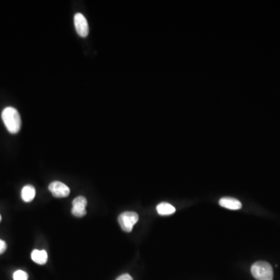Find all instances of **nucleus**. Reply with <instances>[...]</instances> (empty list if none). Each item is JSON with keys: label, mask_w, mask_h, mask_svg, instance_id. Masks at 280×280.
<instances>
[{"label": "nucleus", "mask_w": 280, "mask_h": 280, "mask_svg": "<svg viewBox=\"0 0 280 280\" xmlns=\"http://www.w3.org/2000/svg\"><path fill=\"white\" fill-rule=\"evenodd\" d=\"M2 119L10 133L16 134L19 132L21 128V119L17 109L12 107L6 108L2 112Z\"/></svg>", "instance_id": "obj_1"}, {"label": "nucleus", "mask_w": 280, "mask_h": 280, "mask_svg": "<svg viewBox=\"0 0 280 280\" xmlns=\"http://www.w3.org/2000/svg\"><path fill=\"white\" fill-rule=\"evenodd\" d=\"M251 274L256 280L273 279V269L269 263L259 261L254 263L251 268Z\"/></svg>", "instance_id": "obj_2"}, {"label": "nucleus", "mask_w": 280, "mask_h": 280, "mask_svg": "<svg viewBox=\"0 0 280 280\" xmlns=\"http://www.w3.org/2000/svg\"><path fill=\"white\" fill-rule=\"evenodd\" d=\"M139 220V216L135 212H125L119 217V224L126 232H131Z\"/></svg>", "instance_id": "obj_3"}, {"label": "nucleus", "mask_w": 280, "mask_h": 280, "mask_svg": "<svg viewBox=\"0 0 280 280\" xmlns=\"http://www.w3.org/2000/svg\"><path fill=\"white\" fill-rule=\"evenodd\" d=\"M74 24L76 32L82 38H86L89 34V24L83 14L77 13L74 16Z\"/></svg>", "instance_id": "obj_4"}, {"label": "nucleus", "mask_w": 280, "mask_h": 280, "mask_svg": "<svg viewBox=\"0 0 280 280\" xmlns=\"http://www.w3.org/2000/svg\"><path fill=\"white\" fill-rule=\"evenodd\" d=\"M87 200L83 196H78L72 201V215L76 217H83L86 214V207Z\"/></svg>", "instance_id": "obj_5"}, {"label": "nucleus", "mask_w": 280, "mask_h": 280, "mask_svg": "<svg viewBox=\"0 0 280 280\" xmlns=\"http://www.w3.org/2000/svg\"><path fill=\"white\" fill-rule=\"evenodd\" d=\"M49 191L56 198L67 197L70 193V189L66 184L60 181H53L48 186Z\"/></svg>", "instance_id": "obj_6"}, {"label": "nucleus", "mask_w": 280, "mask_h": 280, "mask_svg": "<svg viewBox=\"0 0 280 280\" xmlns=\"http://www.w3.org/2000/svg\"><path fill=\"white\" fill-rule=\"evenodd\" d=\"M219 203L222 207L230 210H240L242 207L241 202L237 200V199H234V198H222V199H220Z\"/></svg>", "instance_id": "obj_7"}, {"label": "nucleus", "mask_w": 280, "mask_h": 280, "mask_svg": "<svg viewBox=\"0 0 280 280\" xmlns=\"http://www.w3.org/2000/svg\"><path fill=\"white\" fill-rule=\"evenodd\" d=\"M31 259L38 265H45L48 261V254L45 250H34L31 253Z\"/></svg>", "instance_id": "obj_8"}, {"label": "nucleus", "mask_w": 280, "mask_h": 280, "mask_svg": "<svg viewBox=\"0 0 280 280\" xmlns=\"http://www.w3.org/2000/svg\"><path fill=\"white\" fill-rule=\"evenodd\" d=\"M35 195H36V192H35V188L30 184L24 186L21 191V197L25 203H30L32 201L35 199Z\"/></svg>", "instance_id": "obj_9"}, {"label": "nucleus", "mask_w": 280, "mask_h": 280, "mask_svg": "<svg viewBox=\"0 0 280 280\" xmlns=\"http://www.w3.org/2000/svg\"><path fill=\"white\" fill-rule=\"evenodd\" d=\"M156 211L160 216H169L175 213L176 210L170 203H161L156 207Z\"/></svg>", "instance_id": "obj_10"}, {"label": "nucleus", "mask_w": 280, "mask_h": 280, "mask_svg": "<svg viewBox=\"0 0 280 280\" xmlns=\"http://www.w3.org/2000/svg\"><path fill=\"white\" fill-rule=\"evenodd\" d=\"M28 275L26 271L18 270L14 273V280H28Z\"/></svg>", "instance_id": "obj_11"}, {"label": "nucleus", "mask_w": 280, "mask_h": 280, "mask_svg": "<svg viewBox=\"0 0 280 280\" xmlns=\"http://www.w3.org/2000/svg\"><path fill=\"white\" fill-rule=\"evenodd\" d=\"M6 250H7V244H6L5 241L0 239V254L4 253Z\"/></svg>", "instance_id": "obj_12"}, {"label": "nucleus", "mask_w": 280, "mask_h": 280, "mask_svg": "<svg viewBox=\"0 0 280 280\" xmlns=\"http://www.w3.org/2000/svg\"><path fill=\"white\" fill-rule=\"evenodd\" d=\"M116 280H133V278L129 274H123V275L118 277Z\"/></svg>", "instance_id": "obj_13"}, {"label": "nucleus", "mask_w": 280, "mask_h": 280, "mask_svg": "<svg viewBox=\"0 0 280 280\" xmlns=\"http://www.w3.org/2000/svg\"><path fill=\"white\" fill-rule=\"evenodd\" d=\"M1 220H2V217H1V215H0V222H1Z\"/></svg>", "instance_id": "obj_14"}]
</instances>
